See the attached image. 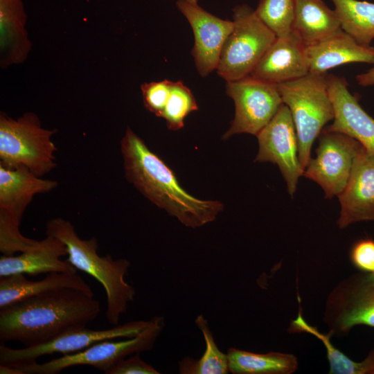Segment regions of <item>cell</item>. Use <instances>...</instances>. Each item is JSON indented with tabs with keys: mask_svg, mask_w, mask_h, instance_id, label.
<instances>
[{
	"mask_svg": "<svg viewBox=\"0 0 374 374\" xmlns=\"http://www.w3.org/2000/svg\"><path fill=\"white\" fill-rule=\"evenodd\" d=\"M233 12V28L223 45L216 69L226 82L249 75L276 38L249 6H238Z\"/></svg>",
	"mask_w": 374,
	"mask_h": 374,
	"instance_id": "52a82bcc",
	"label": "cell"
},
{
	"mask_svg": "<svg viewBox=\"0 0 374 374\" xmlns=\"http://www.w3.org/2000/svg\"><path fill=\"white\" fill-rule=\"evenodd\" d=\"M340 229L358 222L374 221V154L362 147L347 184L338 195Z\"/></svg>",
	"mask_w": 374,
	"mask_h": 374,
	"instance_id": "9a60e30c",
	"label": "cell"
},
{
	"mask_svg": "<svg viewBox=\"0 0 374 374\" xmlns=\"http://www.w3.org/2000/svg\"><path fill=\"white\" fill-rule=\"evenodd\" d=\"M126 179L148 199L182 224L197 228L223 210L219 201L202 200L186 191L173 171L130 127L121 141Z\"/></svg>",
	"mask_w": 374,
	"mask_h": 374,
	"instance_id": "7a4b0ae2",
	"label": "cell"
},
{
	"mask_svg": "<svg viewBox=\"0 0 374 374\" xmlns=\"http://www.w3.org/2000/svg\"><path fill=\"white\" fill-rule=\"evenodd\" d=\"M302 309L292 320L287 330L290 333H308L319 339L326 348L330 365L329 374H374V349L361 362H355L339 350L331 342L332 336L323 333L310 325L302 316Z\"/></svg>",
	"mask_w": 374,
	"mask_h": 374,
	"instance_id": "cb8c5ba5",
	"label": "cell"
},
{
	"mask_svg": "<svg viewBox=\"0 0 374 374\" xmlns=\"http://www.w3.org/2000/svg\"><path fill=\"white\" fill-rule=\"evenodd\" d=\"M187 1L193 4H197V1H198V0H187Z\"/></svg>",
	"mask_w": 374,
	"mask_h": 374,
	"instance_id": "836d02e7",
	"label": "cell"
},
{
	"mask_svg": "<svg viewBox=\"0 0 374 374\" xmlns=\"http://www.w3.org/2000/svg\"><path fill=\"white\" fill-rule=\"evenodd\" d=\"M57 184L24 167L10 168L0 165V251L3 255L14 256L37 244L38 240L21 233V218L36 195L49 193Z\"/></svg>",
	"mask_w": 374,
	"mask_h": 374,
	"instance_id": "5b68a950",
	"label": "cell"
},
{
	"mask_svg": "<svg viewBox=\"0 0 374 374\" xmlns=\"http://www.w3.org/2000/svg\"><path fill=\"white\" fill-rule=\"evenodd\" d=\"M176 6L193 29L195 44L192 55L198 73L205 77L217 69L223 45L233 28V21L222 19L187 0H178Z\"/></svg>",
	"mask_w": 374,
	"mask_h": 374,
	"instance_id": "5bb4252c",
	"label": "cell"
},
{
	"mask_svg": "<svg viewBox=\"0 0 374 374\" xmlns=\"http://www.w3.org/2000/svg\"><path fill=\"white\" fill-rule=\"evenodd\" d=\"M195 323L202 332L206 349L198 359L189 356L179 362V371L181 374H226L229 372L227 353L222 352L217 347L208 321L202 315H199Z\"/></svg>",
	"mask_w": 374,
	"mask_h": 374,
	"instance_id": "484cf974",
	"label": "cell"
},
{
	"mask_svg": "<svg viewBox=\"0 0 374 374\" xmlns=\"http://www.w3.org/2000/svg\"><path fill=\"white\" fill-rule=\"evenodd\" d=\"M349 258L359 271L374 273V239L366 237L355 242L350 249Z\"/></svg>",
	"mask_w": 374,
	"mask_h": 374,
	"instance_id": "f546056e",
	"label": "cell"
},
{
	"mask_svg": "<svg viewBox=\"0 0 374 374\" xmlns=\"http://www.w3.org/2000/svg\"><path fill=\"white\" fill-rule=\"evenodd\" d=\"M327 74L307 75L277 84L283 103L289 108L297 134L300 163L305 170L314 140L335 117Z\"/></svg>",
	"mask_w": 374,
	"mask_h": 374,
	"instance_id": "277c9868",
	"label": "cell"
},
{
	"mask_svg": "<svg viewBox=\"0 0 374 374\" xmlns=\"http://www.w3.org/2000/svg\"><path fill=\"white\" fill-rule=\"evenodd\" d=\"M226 94L235 103V116L224 134L226 140L234 134H257L270 122L283 104L277 84L248 75L226 82Z\"/></svg>",
	"mask_w": 374,
	"mask_h": 374,
	"instance_id": "8fae6325",
	"label": "cell"
},
{
	"mask_svg": "<svg viewBox=\"0 0 374 374\" xmlns=\"http://www.w3.org/2000/svg\"><path fill=\"white\" fill-rule=\"evenodd\" d=\"M55 130L42 127L38 117L27 113L17 119L0 116V165L24 167L42 177L55 166Z\"/></svg>",
	"mask_w": 374,
	"mask_h": 374,
	"instance_id": "8992f818",
	"label": "cell"
},
{
	"mask_svg": "<svg viewBox=\"0 0 374 374\" xmlns=\"http://www.w3.org/2000/svg\"><path fill=\"white\" fill-rule=\"evenodd\" d=\"M46 235L61 240L68 250L66 260L103 285L107 297L106 319L111 325H118L136 295L134 287L125 280L131 262L125 258L114 259L109 254L99 256L97 239H81L73 224L62 217L46 222Z\"/></svg>",
	"mask_w": 374,
	"mask_h": 374,
	"instance_id": "3957f363",
	"label": "cell"
},
{
	"mask_svg": "<svg viewBox=\"0 0 374 374\" xmlns=\"http://www.w3.org/2000/svg\"><path fill=\"white\" fill-rule=\"evenodd\" d=\"M72 288L93 294L91 287L77 273L52 272L33 281L24 274L0 277V309L48 292Z\"/></svg>",
	"mask_w": 374,
	"mask_h": 374,
	"instance_id": "ffe728a7",
	"label": "cell"
},
{
	"mask_svg": "<svg viewBox=\"0 0 374 374\" xmlns=\"http://www.w3.org/2000/svg\"><path fill=\"white\" fill-rule=\"evenodd\" d=\"M149 323L150 320L132 321L114 326L112 328L98 330L84 327L68 331L42 344L23 348H11L1 342L0 363L17 366L35 362L38 357L44 355L77 353L101 341L135 337Z\"/></svg>",
	"mask_w": 374,
	"mask_h": 374,
	"instance_id": "7c38bea8",
	"label": "cell"
},
{
	"mask_svg": "<svg viewBox=\"0 0 374 374\" xmlns=\"http://www.w3.org/2000/svg\"><path fill=\"white\" fill-rule=\"evenodd\" d=\"M100 311L93 294L72 288L48 292L0 309V340L40 345L87 327Z\"/></svg>",
	"mask_w": 374,
	"mask_h": 374,
	"instance_id": "6da1fadb",
	"label": "cell"
},
{
	"mask_svg": "<svg viewBox=\"0 0 374 374\" xmlns=\"http://www.w3.org/2000/svg\"><path fill=\"white\" fill-rule=\"evenodd\" d=\"M256 136L259 149L254 161L276 164L286 181L288 193L293 196L304 169L299 158L296 128L284 103Z\"/></svg>",
	"mask_w": 374,
	"mask_h": 374,
	"instance_id": "4fadbf2b",
	"label": "cell"
},
{
	"mask_svg": "<svg viewBox=\"0 0 374 374\" xmlns=\"http://www.w3.org/2000/svg\"><path fill=\"white\" fill-rule=\"evenodd\" d=\"M172 82L163 80L145 83L141 87L145 107L157 116H162L170 95Z\"/></svg>",
	"mask_w": 374,
	"mask_h": 374,
	"instance_id": "f1b7e54d",
	"label": "cell"
},
{
	"mask_svg": "<svg viewBox=\"0 0 374 374\" xmlns=\"http://www.w3.org/2000/svg\"><path fill=\"white\" fill-rule=\"evenodd\" d=\"M227 356L233 374H292L299 367L297 357L290 353H256L231 348Z\"/></svg>",
	"mask_w": 374,
	"mask_h": 374,
	"instance_id": "603a6c76",
	"label": "cell"
},
{
	"mask_svg": "<svg viewBox=\"0 0 374 374\" xmlns=\"http://www.w3.org/2000/svg\"><path fill=\"white\" fill-rule=\"evenodd\" d=\"M309 73L325 74L337 66L353 62L374 64V47L359 44L342 29L305 48Z\"/></svg>",
	"mask_w": 374,
	"mask_h": 374,
	"instance_id": "d6986e66",
	"label": "cell"
},
{
	"mask_svg": "<svg viewBox=\"0 0 374 374\" xmlns=\"http://www.w3.org/2000/svg\"><path fill=\"white\" fill-rule=\"evenodd\" d=\"M66 255H68L66 246L59 239L46 235L19 256H1L0 277L15 274L35 276L52 272L76 273L78 269L71 263L60 259Z\"/></svg>",
	"mask_w": 374,
	"mask_h": 374,
	"instance_id": "ac0fdd59",
	"label": "cell"
},
{
	"mask_svg": "<svg viewBox=\"0 0 374 374\" xmlns=\"http://www.w3.org/2000/svg\"><path fill=\"white\" fill-rule=\"evenodd\" d=\"M305 48L293 30L276 37L249 75L274 84L301 78L309 73Z\"/></svg>",
	"mask_w": 374,
	"mask_h": 374,
	"instance_id": "2e32d148",
	"label": "cell"
},
{
	"mask_svg": "<svg viewBox=\"0 0 374 374\" xmlns=\"http://www.w3.org/2000/svg\"><path fill=\"white\" fill-rule=\"evenodd\" d=\"M164 326V317L154 316L146 328L135 337L117 341L113 339L101 341L83 350L63 355L42 364L35 361L16 367L22 370L24 374H56L69 367L86 365L106 374L127 356L152 350Z\"/></svg>",
	"mask_w": 374,
	"mask_h": 374,
	"instance_id": "ba28073f",
	"label": "cell"
},
{
	"mask_svg": "<svg viewBox=\"0 0 374 374\" xmlns=\"http://www.w3.org/2000/svg\"><path fill=\"white\" fill-rule=\"evenodd\" d=\"M341 29L339 18L323 0H294L292 30L308 46Z\"/></svg>",
	"mask_w": 374,
	"mask_h": 374,
	"instance_id": "44dd1931",
	"label": "cell"
},
{
	"mask_svg": "<svg viewBox=\"0 0 374 374\" xmlns=\"http://www.w3.org/2000/svg\"><path fill=\"white\" fill-rule=\"evenodd\" d=\"M356 80L362 87L374 85V66L367 72L357 75Z\"/></svg>",
	"mask_w": 374,
	"mask_h": 374,
	"instance_id": "1f68e13d",
	"label": "cell"
},
{
	"mask_svg": "<svg viewBox=\"0 0 374 374\" xmlns=\"http://www.w3.org/2000/svg\"><path fill=\"white\" fill-rule=\"evenodd\" d=\"M362 146L350 136L325 127L319 136L316 157L310 159L303 176L317 183L326 198L338 196L347 184Z\"/></svg>",
	"mask_w": 374,
	"mask_h": 374,
	"instance_id": "30bf717a",
	"label": "cell"
},
{
	"mask_svg": "<svg viewBox=\"0 0 374 374\" xmlns=\"http://www.w3.org/2000/svg\"><path fill=\"white\" fill-rule=\"evenodd\" d=\"M326 78L335 117L326 128L350 136L374 154V119L361 107L359 98L350 92L344 77L332 74Z\"/></svg>",
	"mask_w": 374,
	"mask_h": 374,
	"instance_id": "e0dca14e",
	"label": "cell"
},
{
	"mask_svg": "<svg viewBox=\"0 0 374 374\" xmlns=\"http://www.w3.org/2000/svg\"><path fill=\"white\" fill-rule=\"evenodd\" d=\"M152 365L147 364L139 353L123 358L113 366L106 374H159Z\"/></svg>",
	"mask_w": 374,
	"mask_h": 374,
	"instance_id": "4dcf8cb0",
	"label": "cell"
},
{
	"mask_svg": "<svg viewBox=\"0 0 374 374\" xmlns=\"http://www.w3.org/2000/svg\"><path fill=\"white\" fill-rule=\"evenodd\" d=\"M0 373L1 374H24L22 370L18 367L0 364Z\"/></svg>",
	"mask_w": 374,
	"mask_h": 374,
	"instance_id": "d6a6232c",
	"label": "cell"
},
{
	"mask_svg": "<svg viewBox=\"0 0 374 374\" xmlns=\"http://www.w3.org/2000/svg\"><path fill=\"white\" fill-rule=\"evenodd\" d=\"M26 14L21 0H0L1 64L23 61L30 49L25 29Z\"/></svg>",
	"mask_w": 374,
	"mask_h": 374,
	"instance_id": "7402d4cb",
	"label": "cell"
},
{
	"mask_svg": "<svg viewBox=\"0 0 374 374\" xmlns=\"http://www.w3.org/2000/svg\"><path fill=\"white\" fill-rule=\"evenodd\" d=\"M341 29L359 44L371 46L374 39V3L358 0H332Z\"/></svg>",
	"mask_w": 374,
	"mask_h": 374,
	"instance_id": "d4e9b609",
	"label": "cell"
},
{
	"mask_svg": "<svg viewBox=\"0 0 374 374\" xmlns=\"http://www.w3.org/2000/svg\"><path fill=\"white\" fill-rule=\"evenodd\" d=\"M255 12L276 37H285L292 32L294 0H260Z\"/></svg>",
	"mask_w": 374,
	"mask_h": 374,
	"instance_id": "4316f807",
	"label": "cell"
},
{
	"mask_svg": "<svg viewBox=\"0 0 374 374\" xmlns=\"http://www.w3.org/2000/svg\"><path fill=\"white\" fill-rule=\"evenodd\" d=\"M197 109L194 96L183 82H172L170 95L161 116L168 129L180 130L184 127L186 117Z\"/></svg>",
	"mask_w": 374,
	"mask_h": 374,
	"instance_id": "83f0119b",
	"label": "cell"
},
{
	"mask_svg": "<svg viewBox=\"0 0 374 374\" xmlns=\"http://www.w3.org/2000/svg\"><path fill=\"white\" fill-rule=\"evenodd\" d=\"M323 321L332 337L358 325L374 328V273L357 272L339 282L327 296Z\"/></svg>",
	"mask_w": 374,
	"mask_h": 374,
	"instance_id": "9c48e42d",
	"label": "cell"
}]
</instances>
